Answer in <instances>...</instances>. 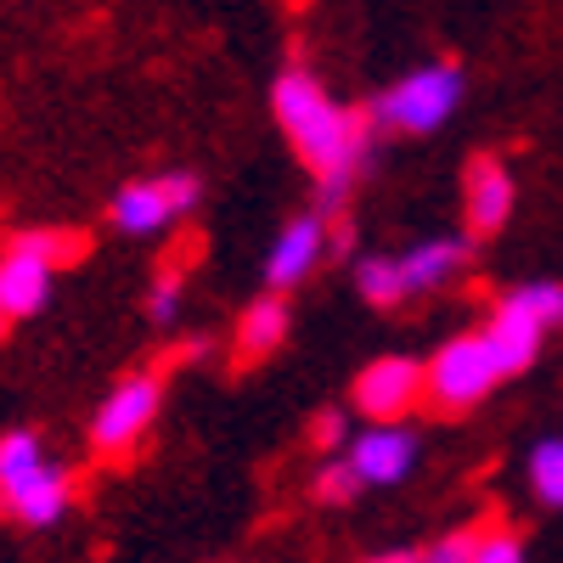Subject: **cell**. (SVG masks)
<instances>
[{
	"instance_id": "cell-2",
	"label": "cell",
	"mask_w": 563,
	"mask_h": 563,
	"mask_svg": "<svg viewBox=\"0 0 563 563\" xmlns=\"http://www.w3.org/2000/svg\"><path fill=\"white\" fill-rule=\"evenodd\" d=\"M74 507V474L52 462L34 429L0 434V512L23 530H52Z\"/></svg>"
},
{
	"instance_id": "cell-12",
	"label": "cell",
	"mask_w": 563,
	"mask_h": 563,
	"mask_svg": "<svg viewBox=\"0 0 563 563\" xmlns=\"http://www.w3.org/2000/svg\"><path fill=\"white\" fill-rule=\"evenodd\" d=\"M547 333H552V327H547L536 310H525V305L512 299V294H507V299L496 305V316L485 321V339H490L496 361L507 366V378H519L525 366H536V355H541Z\"/></svg>"
},
{
	"instance_id": "cell-11",
	"label": "cell",
	"mask_w": 563,
	"mask_h": 563,
	"mask_svg": "<svg viewBox=\"0 0 563 563\" xmlns=\"http://www.w3.org/2000/svg\"><path fill=\"white\" fill-rule=\"evenodd\" d=\"M462 198H467V225H474V238H496V231L512 220L519 186H512V175H507V164H501L496 153H485V158L467 164Z\"/></svg>"
},
{
	"instance_id": "cell-22",
	"label": "cell",
	"mask_w": 563,
	"mask_h": 563,
	"mask_svg": "<svg viewBox=\"0 0 563 563\" xmlns=\"http://www.w3.org/2000/svg\"><path fill=\"white\" fill-rule=\"evenodd\" d=\"M344 434H350L344 411H316V422H310V445H321V451H339V445H344Z\"/></svg>"
},
{
	"instance_id": "cell-16",
	"label": "cell",
	"mask_w": 563,
	"mask_h": 563,
	"mask_svg": "<svg viewBox=\"0 0 563 563\" xmlns=\"http://www.w3.org/2000/svg\"><path fill=\"white\" fill-rule=\"evenodd\" d=\"M525 474L541 507H563V440H541L525 462Z\"/></svg>"
},
{
	"instance_id": "cell-1",
	"label": "cell",
	"mask_w": 563,
	"mask_h": 563,
	"mask_svg": "<svg viewBox=\"0 0 563 563\" xmlns=\"http://www.w3.org/2000/svg\"><path fill=\"white\" fill-rule=\"evenodd\" d=\"M271 113L288 135V147L299 153V164L316 175L321 186V209H339L350 180L366 169L372 158V113H355L344 102H333L310 68H282L271 85Z\"/></svg>"
},
{
	"instance_id": "cell-23",
	"label": "cell",
	"mask_w": 563,
	"mask_h": 563,
	"mask_svg": "<svg viewBox=\"0 0 563 563\" xmlns=\"http://www.w3.org/2000/svg\"><path fill=\"white\" fill-rule=\"evenodd\" d=\"M7 333H12V316H7V305H0V344H7Z\"/></svg>"
},
{
	"instance_id": "cell-19",
	"label": "cell",
	"mask_w": 563,
	"mask_h": 563,
	"mask_svg": "<svg viewBox=\"0 0 563 563\" xmlns=\"http://www.w3.org/2000/svg\"><path fill=\"white\" fill-rule=\"evenodd\" d=\"M361 490V474H355V462L350 456H339V462H327L321 474H316V501H327V507H339V501H350Z\"/></svg>"
},
{
	"instance_id": "cell-20",
	"label": "cell",
	"mask_w": 563,
	"mask_h": 563,
	"mask_svg": "<svg viewBox=\"0 0 563 563\" xmlns=\"http://www.w3.org/2000/svg\"><path fill=\"white\" fill-rule=\"evenodd\" d=\"M180 305H186V276H180V271H164V276L153 282V294H147V316H153V321H175Z\"/></svg>"
},
{
	"instance_id": "cell-17",
	"label": "cell",
	"mask_w": 563,
	"mask_h": 563,
	"mask_svg": "<svg viewBox=\"0 0 563 563\" xmlns=\"http://www.w3.org/2000/svg\"><path fill=\"white\" fill-rule=\"evenodd\" d=\"M18 243H29L34 254H45L57 271L63 265H74L79 254H85V238L79 231H57V225H34V231H18Z\"/></svg>"
},
{
	"instance_id": "cell-4",
	"label": "cell",
	"mask_w": 563,
	"mask_h": 563,
	"mask_svg": "<svg viewBox=\"0 0 563 563\" xmlns=\"http://www.w3.org/2000/svg\"><path fill=\"white\" fill-rule=\"evenodd\" d=\"M501 384H507V366L496 361L485 327H479V333H456L451 344H440L429 355V400L440 411H474Z\"/></svg>"
},
{
	"instance_id": "cell-10",
	"label": "cell",
	"mask_w": 563,
	"mask_h": 563,
	"mask_svg": "<svg viewBox=\"0 0 563 563\" xmlns=\"http://www.w3.org/2000/svg\"><path fill=\"white\" fill-rule=\"evenodd\" d=\"M52 288H57V265L12 238L7 254H0V305H7V316L12 321L40 316L45 305H52Z\"/></svg>"
},
{
	"instance_id": "cell-15",
	"label": "cell",
	"mask_w": 563,
	"mask_h": 563,
	"mask_svg": "<svg viewBox=\"0 0 563 563\" xmlns=\"http://www.w3.org/2000/svg\"><path fill=\"white\" fill-rule=\"evenodd\" d=\"M355 294H361L366 305H378V310H400V305L411 299L400 260H389V254H361V260H355Z\"/></svg>"
},
{
	"instance_id": "cell-6",
	"label": "cell",
	"mask_w": 563,
	"mask_h": 563,
	"mask_svg": "<svg viewBox=\"0 0 563 563\" xmlns=\"http://www.w3.org/2000/svg\"><path fill=\"white\" fill-rule=\"evenodd\" d=\"M158 411H164V378L158 372H130V378H119L108 389L97 417H90V451L97 456H130L153 434Z\"/></svg>"
},
{
	"instance_id": "cell-7",
	"label": "cell",
	"mask_w": 563,
	"mask_h": 563,
	"mask_svg": "<svg viewBox=\"0 0 563 563\" xmlns=\"http://www.w3.org/2000/svg\"><path fill=\"white\" fill-rule=\"evenodd\" d=\"M429 400V361L417 355H378L355 378V406L372 422H400Z\"/></svg>"
},
{
	"instance_id": "cell-8",
	"label": "cell",
	"mask_w": 563,
	"mask_h": 563,
	"mask_svg": "<svg viewBox=\"0 0 563 563\" xmlns=\"http://www.w3.org/2000/svg\"><path fill=\"white\" fill-rule=\"evenodd\" d=\"M327 209H310V214H299V220H288L276 231V243H271V254H265V288H276V294H288V288H299V282L333 254V243H327Z\"/></svg>"
},
{
	"instance_id": "cell-5",
	"label": "cell",
	"mask_w": 563,
	"mask_h": 563,
	"mask_svg": "<svg viewBox=\"0 0 563 563\" xmlns=\"http://www.w3.org/2000/svg\"><path fill=\"white\" fill-rule=\"evenodd\" d=\"M203 203V180L192 169H169V175H147V180H130L113 192L108 220L124 231V238H158L175 220H186Z\"/></svg>"
},
{
	"instance_id": "cell-3",
	"label": "cell",
	"mask_w": 563,
	"mask_h": 563,
	"mask_svg": "<svg viewBox=\"0 0 563 563\" xmlns=\"http://www.w3.org/2000/svg\"><path fill=\"white\" fill-rule=\"evenodd\" d=\"M462 68L456 63H422L411 74H400L384 97H372V124L378 130H400V135H429L440 130L456 108H462Z\"/></svg>"
},
{
	"instance_id": "cell-18",
	"label": "cell",
	"mask_w": 563,
	"mask_h": 563,
	"mask_svg": "<svg viewBox=\"0 0 563 563\" xmlns=\"http://www.w3.org/2000/svg\"><path fill=\"white\" fill-rule=\"evenodd\" d=\"M485 536H490V525H462V530H451L445 541L422 547V558H429V563H479Z\"/></svg>"
},
{
	"instance_id": "cell-14",
	"label": "cell",
	"mask_w": 563,
	"mask_h": 563,
	"mask_svg": "<svg viewBox=\"0 0 563 563\" xmlns=\"http://www.w3.org/2000/svg\"><path fill=\"white\" fill-rule=\"evenodd\" d=\"M288 333H294V316H288V305H282V294L271 288V294L254 299V305L243 310V321H238V361H265V355H276L282 344H288Z\"/></svg>"
},
{
	"instance_id": "cell-13",
	"label": "cell",
	"mask_w": 563,
	"mask_h": 563,
	"mask_svg": "<svg viewBox=\"0 0 563 563\" xmlns=\"http://www.w3.org/2000/svg\"><path fill=\"white\" fill-rule=\"evenodd\" d=\"M467 265H474V243H467V238H429V243H417L411 254H400V271H406L411 299L451 288Z\"/></svg>"
},
{
	"instance_id": "cell-9",
	"label": "cell",
	"mask_w": 563,
	"mask_h": 563,
	"mask_svg": "<svg viewBox=\"0 0 563 563\" xmlns=\"http://www.w3.org/2000/svg\"><path fill=\"white\" fill-rule=\"evenodd\" d=\"M417 434L406 429V417L400 422H372L366 434L350 440V462H355V474L361 485H378V490H395L411 479V467H417Z\"/></svg>"
},
{
	"instance_id": "cell-21",
	"label": "cell",
	"mask_w": 563,
	"mask_h": 563,
	"mask_svg": "<svg viewBox=\"0 0 563 563\" xmlns=\"http://www.w3.org/2000/svg\"><path fill=\"white\" fill-rule=\"evenodd\" d=\"M519 558H525V541L512 536L507 525H490V536L479 547V563H519Z\"/></svg>"
}]
</instances>
